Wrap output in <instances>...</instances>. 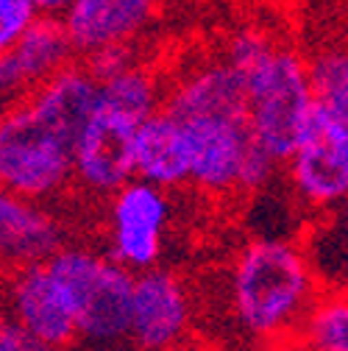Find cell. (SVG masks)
<instances>
[{
	"label": "cell",
	"instance_id": "obj_1",
	"mask_svg": "<svg viewBox=\"0 0 348 351\" xmlns=\"http://www.w3.org/2000/svg\"><path fill=\"white\" fill-rule=\"evenodd\" d=\"M321 279L301 237H248L229 265V310L243 335L271 351L295 332L321 293Z\"/></svg>",
	"mask_w": 348,
	"mask_h": 351
},
{
	"label": "cell",
	"instance_id": "obj_2",
	"mask_svg": "<svg viewBox=\"0 0 348 351\" xmlns=\"http://www.w3.org/2000/svg\"><path fill=\"white\" fill-rule=\"evenodd\" d=\"M48 268L75 313L78 343L103 351L128 343L137 274L86 243H64L48 259Z\"/></svg>",
	"mask_w": 348,
	"mask_h": 351
},
{
	"label": "cell",
	"instance_id": "obj_3",
	"mask_svg": "<svg viewBox=\"0 0 348 351\" xmlns=\"http://www.w3.org/2000/svg\"><path fill=\"white\" fill-rule=\"evenodd\" d=\"M248 128L253 140L282 165L298 148L315 112L310 56L293 45H276L245 73Z\"/></svg>",
	"mask_w": 348,
	"mask_h": 351
},
{
	"label": "cell",
	"instance_id": "obj_4",
	"mask_svg": "<svg viewBox=\"0 0 348 351\" xmlns=\"http://www.w3.org/2000/svg\"><path fill=\"white\" fill-rule=\"evenodd\" d=\"M75 143L42 117L25 98L0 114V187L14 195L53 204L73 182Z\"/></svg>",
	"mask_w": 348,
	"mask_h": 351
},
{
	"label": "cell",
	"instance_id": "obj_5",
	"mask_svg": "<svg viewBox=\"0 0 348 351\" xmlns=\"http://www.w3.org/2000/svg\"><path fill=\"white\" fill-rule=\"evenodd\" d=\"M293 201L310 217L326 215L348 201V117L315 104L310 125L284 162Z\"/></svg>",
	"mask_w": 348,
	"mask_h": 351
},
{
	"label": "cell",
	"instance_id": "obj_6",
	"mask_svg": "<svg viewBox=\"0 0 348 351\" xmlns=\"http://www.w3.org/2000/svg\"><path fill=\"white\" fill-rule=\"evenodd\" d=\"M173 221V198L167 190L132 179L106 198V254L125 271L142 274L159 265Z\"/></svg>",
	"mask_w": 348,
	"mask_h": 351
},
{
	"label": "cell",
	"instance_id": "obj_7",
	"mask_svg": "<svg viewBox=\"0 0 348 351\" xmlns=\"http://www.w3.org/2000/svg\"><path fill=\"white\" fill-rule=\"evenodd\" d=\"M0 313L9 315L39 346L67 351L78 343L75 313L48 262L6 271L0 285Z\"/></svg>",
	"mask_w": 348,
	"mask_h": 351
},
{
	"label": "cell",
	"instance_id": "obj_8",
	"mask_svg": "<svg viewBox=\"0 0 348 351\" xmlns=\"http://www.w3.org/2000/svg\"><path fill=\"white\" fill-rule=\"evenodd\" d=\"M195 326V301L187 279L173 268L134 276L128 346L134 351H182Z\"/></svg>",
	"mask_w": 348,
	"mask_h": 351
},
{
	"label": "cell",
	"instance_id": "obj_9",
	"mask_svg": "<svg viewBox=\"0 0 348 351\" xmlns=\"http://www.w3.org/2000/svg\"><path fill=\"white\" fill-rule=\"evenodd\" d=\"M190 145V187L209 198L240 195V176L256 145L248 120H182Z\"/></svg>",
	"mask_w": 348,
	"mask_h": 351
},
{
	"label": "cell",
	"instance_id": "obj_10",
	"mask_svg": "<svg viewBox=\"0 0 348 351\" xmlns=\"http://www.w3.org/2000/svg\"><path fill=\"white\" fill-rule=\"evenodd\" d=\"M120 117L98 112L73 148V182L92 198H112L134 179V131Z\"/></svg>",
	"mask_w": 348,
	"mask_h": 351
},
{
	"label": "cell",
	"instance_id": "obj_11",
	"mask_svg": "<svg viewBox=\"0 0 348 351\" xmlns=\"http://www.w3.org/2000/svg\"><path fill=\"white\" fill-rule=\"evenodd\" d=\"M75 59L78 53L62 20L42 14L14 48L0 53V104L12 106L23 101L36 86L75 64Z\"/></svg>",
	"mask_w": 348,
	"mask_h": 351
},
{
	"label": "cell",
	"instance_id": "obj_12",
	"mask_svg": "<svg viewBox=\"0 0 348 351\" xmlns=\"http://www.w3.org/2000/svg\"><path fill=\"white\" fill-rule=\"evenodd\" d=\"M67 243V226L51 204L0 187V271L48 262Z\"/></svg>",
	"mask_w": 348,
	"mask_h": 351
},
{
	"label": "cell",
	"instance_id": "obj_13",
	"mask_svg": "<svg viewBox=\"0 0 348 351\" xmlns=\"http://www.w3.org/2000/svg\"><path fill=\"white\" fill-rule=\"evenodd\" d=\"M164 109L179 120H248L245 75L226 59L203 62L167 86Z\"/></svg>",
	"mask_w": 348,
	"mask_h": 351
},
{
	"label": "cell",
	"instance_id": "obj_14",
	"mask_svg": "<svg viewBox=\"0 0 348 351\" xmlns=\"http://www.w3.org/2000/svg\"><path fill=\"white\" fill-rule=\"evenodd\" d=\"M156 14V0H73L59 17L84 59L109 45H137Z\"/></svg>",
	"mask_w": 348,
	"mask_h": 351
},
{
	"label": "cell",
	"instance_id": "obj_15",
	"mask_svg": "<svg viewBox=\"0 0 348 351\" xmlns=\"http://www.w3.org/2000/svg\"><path fill=\"white\" fill-rule=\"evenodd\" d=\"M134 179L167 193L190 184V145L179 117L167 109L148 117L134 131Z\"/></svg>",
	"mask_w": 348,
	"mask_h": 351
},
{
	"label": "cell",
	"instance_id": "obj_16",
	"mask_svg": "<svg viewBox=\"0 0 348 351\" xmlns=\"http://www.w3.org/2000/svg\"><path fill=\"white\" fill-rule=\"evenodd\" d=\"M164 98H167V86L162 84V78L140 62L128 67L125 73L98 84L95 109L120 117L132 125H142L148 117L164 109Z\"/></svg>",
	"mask_w": 348,
	"mask_h": 351
},
{
	"label": "cell",
	"instance_id": "obj_17",
	"mask_svg": "<svg viewBox=\"0 0 348 351\" xmlns=\"http://www.w3.org/2000/svg\"><path fill=\"white\" fill-rule=\"evenodd\" d=\"M321 287L348 290V201L326 215L310 217L301 234Z\"/></svg>",
	"mask_w": 348,
	"mask_h": 351
},
{
	"label": "cell",
	"instance_id": "obj_18",
	"mask_svg": "<svg viewBox=\"0 0 348 351\" xmlns=\"http://www.w3.org/2000/svg\"><path fill=\"white\" fill-rule=\"evenodd\" d=\"M295 343L315 351H348V290L323 287L303 315Z\"/></svg>",
	"mask_w": 348,
	"mask_h": 351
},
{
	"label": "cell",
	"instance_id": "obj_19",
	"mask_svg": "<svg viewBox=\"0 0 348 351\" xmlns=\"http://www.w3.org/2000/svg\"><path fill=\"white\" fill-rule=\"evenodd\" d=\"M315 104L348 117V45L329 42L310 56Z\"/></svg>",
	"mask_w": 348,
	"mask_h": 351
},
{
	"label": "cell",
	"instance_id": "obj_20",
	"mask_svg": "<svg viewBox=\"0 0 348 351\" xmlns=\"http://www.w3.org/2000/svg\"><path fill=\"white\" fill-rule=\"evenodd\" d=\"M39 17L34 0H0V53L14 48Z\"/></svg>",
	"mask_w": 348,
	"mask_h": 351
},
{
	"label": "cell",
	"instance_id": "obj_21",
	"mask_svg": "<svg viewBox=\"0 0 348 351\" xmlns=\"http://www.w3.org/2000/svg\"><path fill=\"white\" fill-rule=\"evenodd\" d=\"M273 45L276 42L259 28H243V31L232 34V39L226 42V56L223 59L232 67H237L240 73H245L251 64H256L259 59H262Z\"/></svg>",
	"mask_w": 348,
	"mask_h": 351
},
{
	"label": "cell",
	"instance_id": "obj_22",
	"mask_svg": "<svg viewBox=\"0 0 348 351\" xmlns=\"http://www.w3.org/2000/svg\"><path fill=\"white\" fill-rule=\"evenodd\" d=\"M81 64L101 84V81H109V78L125 73L128 67L140 64V53H137V45H109V48H101L90 56H84Z\"/></svg>",
	"mask_w": 348,
	"mask_h": 351
},
{
	"label": "cell",
	"instance_id": "obj_23",
	"mask_svg": "<svg viewBox=\"0 0 348 351\" xmlns=\"http://www.w3.org/2000/svg\"><path fill=\"white\" fill-rule=\"evenodd\" d=\"M0 351H56V348H45L34 343L9 315L0 313Z\"/></svg>",
	"mask_w": 348,
	"mask_h": 351
},
{
	"label": "cell",
	"instance_id": "obj_24",
	"mask_svg": "<svg viewBox=\"0 0 348 351\" xmlns=\"http://www.w3.org/2000/svg\"><path fill=\"white\" fill-rule=\"evenodd\" d=\"M34 3H36V9L45 17H62L64 9L73 3V0H34Z\"/></svg>",
	"mask_w": 348,
	"mask_h": 351
},
{
	"label": "cell",
	"instance_id": "obj_25",
	"mask_svg": "<svg viewBox=\"0 0 348 351\" xmlns=\"http://www.w3.org/2000/svg\"><path fill=\"white\" fill-rule=\"evenodd\" d=\"M273 351H315V348H307V346L290 340V343H284V346H279V348H273Z\"/></svg>",
	"mask_w": 348,
	"mask_h": 351
},
{
	"label": "cell",
	"instance_id": "obj_26",
	"mask_svg": "<svg viewBox=\"0 0 348 351\" xmlns=\"http://www.w3.org/2000/svg\"><path fill=\"white\" fill-rule=\"evenodd\" d=\"M0 114H3V104H0Z\"/></svg>",
	"mask_w": 348,
	"mask_h": 351
}]
</instances>
